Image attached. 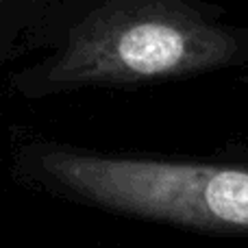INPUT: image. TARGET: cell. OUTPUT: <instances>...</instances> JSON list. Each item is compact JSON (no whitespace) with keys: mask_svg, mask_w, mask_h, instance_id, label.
I'll list each match as a JSON object with an SVG mask.
<instances>
[{"mask_svg":"<svg viewBox=\"0 0 248 248\" xmlns=\"http://www.w3.org/2000/svg\"><path fill=\"white\" fill-rule=\"evenodd\" d=\"M248 63V31L196 0H105L68 33L44 81L52 90L146 85Z\"/></svg>","mask_w":248,"mask_h":248,"instance_id":"obj_1","label":"cell"},{"mask_svg":"<svg viewBox=\"0 0 248 248\" xmlns=\"http://www.w3.org/2000/svg\"><path fill=\"white\" fill-rule=\"evenodd\" d=\"M48 183L107 211L214 235L248 237V161L118 157L48 148Z\"/></svg>","mask_w":248,"mask_h":248,"instance_id":"obj_2","label":"cell"}]
</instances>
